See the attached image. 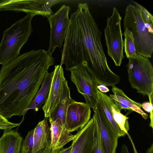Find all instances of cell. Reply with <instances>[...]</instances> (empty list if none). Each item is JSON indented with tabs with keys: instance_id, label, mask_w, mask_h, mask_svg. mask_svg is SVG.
<instances>
[{
	"instance_id": "obj_1",
	"label": "cell",
	"mask_w": 153,
	"mask_h": 153,
	"mask_svg": "<svg viewBox=\"0 0 153 153\" xmlns=\"http://www.w3.org/2000/svg\"><path fill=\"white\" fill-rule=\"evenodd\" d=\"M64 40L60 65L69 71L83 66L98 85L115 86L120 77L110 69L101 41L102 33L91 14L88 4L79 3L72 13Z\"/></svg>"
},
{
	"instance_id": "obj_2",
	"label": "cell",
	"mask_w": 153,
	"mask_h": 153,
	"mask_svg": "<svg viewBox=\"0 0 153 153\" xmlns=\"http://www.w3.org/2000/svg\"><path fill=\"white\" fill-rule=\"evenodd\" d=\"M54 59L48 51L40 49L25 53L2 65L0 114L7 119L24 115Z\"/></svg>"
},
{
	"instance_id": "obj_3",
	"label": "cell",
	"mask_w": 153,
	"mask_h": 153,
	"mask_svg": "<svg viewBox=\"0 0 153 153\" xmlns=\"http://www.w3.org/2000/svg\"><path fill=\"white\" fill-rule=\"evenodd\" d=\"M133 2L135 5L126 8L124 28L132 33L137 53L150 58L153 52V16L141 5Z\"/></svg>"
},
{
	"instance_id": "obj_4",
	"label": "cell",
	"mask_w": 153,
	"mask_h": 153,
	"mask_svg": "<svg viewBox=\"0 0 153 153\" xmlns=\"http://www.w3.org/2000/svg\"><path fill=\"white\" fill-rule=\"evenodd\" d=\"M34 16L27 13L3 31L0 43V65H5L20 55L21 48L33 32L31 21Z\"/></svg>"
},
{
	"instance_id": "obj_5",
	"label": "cell",
	"mask_w": 153,
	"mask_h": 153,
	"mask_svg": "<svg viewBox=\"0 0 153 153\" xmlns=\"http://www.w3.org/2000/svg\"><path fill=\"white\" fill-rule=\"evenodd\" d=\"M128 59L127 70L131 87L143 96L153 94V68L148 58L137 54Z\"/></svg>"
},
{
	"instance_id": "obj_6",
	"label": "cell",
	"mask_w": 153,
	"mask_h": 153,
	"mask_svg": "<svg viewBox=\"0 0 153 153\" xmlns=\"http://www.w3.org/2000/svg\"><path fill=\"white\" fill-rule=\"evenodd\" d=\"M122 18L117 8L114 7L112 15L107 17L104 29L105 43L108 55L116 66H120L124 57V41L121 29Z\"/></svg>"
},
{
	"instance_id": "obj_7",
	"label": "cell",
	"mask_w": 153,
	"mask_h": 153,
	"mask_svg": "<svg viewBox=\"0 0 153 153\" xmlns=\"http://www.w3.org/2000/svg\"><path fill=\"white\" fill-rule=\"evenodd\" d=\"M70 7L63 4L55 13L48 18L50 27V45L48 51L52 55L55 49L62 47L70 22Z\"/></svg>"
},
{
	"instance_id": "obj_8",
	"label": "cell",
	"mask_w": 153,
	"mask_h": 153,
	"mask_svg": "<svg viewBox=\"0 0 153 153\" xmlns=\"http://www.w3.org/2000/svg\"><path fill=\"white\" fill-rule=\"evenodd\" d=\"M69 71L71 81L75 85L78 92L83 96L85 103L94 111L98 99V84L83 66L76 67Z\"/></svg>"
},
{
	"instance_id": "obj_9",
	"label": "cell",
	"mask_w": 153,
	"mask_h": 153,
	"mask_svg": "<svg viewBox=\"0 0 153 153\" xmlns=\"http://www.w3.org/2000/svg\"><path fill=\"white\" fill-rule=\"evenodd\" d=\"M94 111L103 150L105 153H116L119 137L107 118L98 99Z\"/></svg>"
},
{
	"instance_id": "obj_10",
	"label": "cell",
	"mask_w": 153,
	"mask_h": 153,
	"mask_svg": "<svg viewBox=\"0 0 153 153\" xmlns=\"http://www.w3.org/2000/svg\"><path fill=\"white\" fill-rule=\"evenodd\" d=\"M98 100L105 115L119 137H123L129 129L128 118L120 112L113 100L106 94L97 91Z\"/></svg>"
},
{
	"instance_id": "obj_11",
	"label": "cell",
	"mask_w": 153,
	"mask_h": 153,
	"mask_svg": "<svg viewBox=\"0 0 153 153\" xmlns=\"http://www.w3.org/2000/svg\"><path fill=\"white\" fill-rule=\"evenodd\" d=\"M91 107L86 103L74 100L68 108L65 126L70 132L82 129L91 118Z\"/></svg>"
},
{
	"instance_id": "obj_12",
	"label": "cell",
	"mask_w": 153,
	"mask_h": 153,
	"mask_svg": "<svg viewBox=\"0 0 153 153\" xmlns=\"http://www.w3.org/2000/svg\"><path fill=\"white\" fill-rule=\"evenodd\" d=\"M97 128L93 115L87 124L76 134L70 153H92L96 142Z\"/></svg>"
},
{
	"instance_id": "obj_13",
	"label": "cell",
	"mask_w": 153,
	"mask_h": 153,
	"mask_svg": "<svg viewBox=\"0 0 153 153\" xmlns=\"http://www.w3.org/2000/svg\"><path fill=\"white\" fill-rule=\"evenodd\" d=\"M54 74L49 94L42 107L45 118L48 117L59 103L62 81L65 78L63 67L59 65L55 66Z\"/></svg>"
},
{
	"instance_id": "obj_14",
	"label": "cell",
	"mask_w": 153,
	"mask_h": 153,
	"mask_svg": "<svg viewBox=\"0 0 153 153\" xmlns=\"http://www.w3.org/2000/svg\"><path fill=\"white\" fill-rule=\"evenodd\" d=\"M73 100L71 97L68 82L65 78L62 82L59 101L48 117L49 120H56L65 125L67 109Z\"/></svg>"
},
{
	"instance_id": "obj_15",
	"label": "cell",
	"mask_w": 153,
	"mask_h": 153,
	"mask_svg": "<svg viewBox=\"0 0 153 153\" xmlns=\"http://www.w3.org/2000/svg\"><path fill=\"white\" fill-rule=\"evenodd\" d=\"M48 118L39 122L34 129L33 145L32 153H43L46 147L51 143L50 128Z\"/></svg>"
},
{
	"instance_id": "obj_16",
	"label": "cell",
	"mask_w": 153,
	"mask_h": 153,
	"mask_svg": "<svg viewBox=\"0 0 153 153\" xmlns=\"http://www.w3.org/2000/svg\"><path fill=\"white\" fill-rule=\"evenodd\" d=\"M50 124L51 144L53 150L62 148L69 142L73 141L76 134L69 132L64 125L57 121L49 120Z\"/></svg>"
},
{
	"instance_id": "obj_17",
	"label": "cell",
	"mask_w": 153,
	"mask_h": 153,
	"mask_svg": "<svg viewBox=\"0 0 153 153\" xmlns=\"http://www.w3.org/2000/svg\"><path fill=\"white\" fill-rule=\"evenodd\" d=\"M111 90L113 94L109 97L121 111L123 109L130 110L140 114L145 120L147 119L148 115L141 109L142 104L135 102L128 97L121 89L115 86L112 87Z\"/></svg>"
},
{
	"instance_id": "obj_18",
	"label": "cell",
	"mask_w": 153,
	"mask_h": 153,
	"mask_svg": "<svg viewBox=\"0 0 153 153\" xmlns=\"http://www.w3.org/2000/svg\"><path fill=\"white\" fill-rule=\"evenodd\" d=\"M22 140L16 131L4 130L0 138V153H20Z\"/></svg>"
},
{
	"instance_id": "obj_19",
	"label": "cell",
	"mask_w": 153,
	"mask_h": 153,
	"mask_svg": "<svg viewBox=\"0 0 153 153\" xmlns=\"http://www.w3.org/2000/svg\"><path fill=\"white\" fill-rule=\"evenodd\" d=\"M54 74V71L51 73L48 71L46 73L42 82L41 87L29 110L33 109L37 111L44 104L49 94Z\"/></svg>"
},
{
	"instance_id": "obj_20",
	"label": "cell",
	"mask_w": 153,
	"mask_h": 153,
	"mask_svg": "<svg viewBox=\"0 0 153 153\" xmlns=\"http://www.w3.org/2000/svg\"><path fill=\"white\" fill-rule=\"evenodd\" d=\"M125 39L124 41V51L126 57L128 59L135 56L137 54L131 32L126 28H124Z\"/></svg>"
},
{
	"instance_id": "obj_21",
	"label": "cell",
	"mask_w": 153,
	"mask_h": 153,
	"mask_svg": "<svg viewBox=\"0 0 153 153\" xmlns=\"http://www.w3.org/2000/svg\"><path fill=\"white\" fill-rule=\"evenodd\" d=\"M34 129L28 132L22 141L20 153H32L33 145Z\"/></svg>"
},
{
	"instance_id": "obj_22",
	"label": "cell",
	"mask_w": 153,
	"mask_h": 153,
	"mask_svg": "<svg viewBox=\"0 0 153 153\" xmlns=\"http://www.w3.org/2000/svg\"><path fill=\"white\" fill-rule=\"evenodd\" d=\"M19 125V123H13L9 121L8 119L0 114V129L9 131Z\"/></svg>"
},
{
	"instance_id": "obj_23",
	"label": "cell",
	"mask_w": 153,
	"mask_h": 153,
	"mask_svg": "<svg viewBox=\"0 0 153 153\" xmlns=\"http://www.w3.org/2000/svg\"><path fill=\"white\" fill-rule=\"evenodd\" d=\"M153 95L149 97V102H144L142 104V107L146 112L150 113V126L153 128Z\"/></svg>"
},
{
	"instance_id": "obj_24",
	"label": "cell",
	"mask_w": 153,
	"mask_h": 153,
	"mask_svg": "<svg viewBox=\"0 0 153 153\" xmlns=\"http://www.w3.org/2000/svg\"><path fill=\"white\" fill-rule=\"evenodd\" d=\"M92 153H105L101 144L98 127L97 131L96 142Z\"/></svg>"
},
{
	"instance_id": "obj_25",
	"label": "cell",
	"mask_w": 153,
	"mask_h": 153,
	"mask_svg": "<svg viewBox=\"0 0 153 153\" xmlns=\"http://www.w3.org/2000/svg\"><path fill=\"white\" fill-rule=\"evenodd\" d=\"M98 90L102 93H107L109 91V89L107 86L103 85H99L97 86Z\"/></svg>"
},
{
	"instance_id": "obj_26",
	"label": "cell",
	"mask_w": 153,
	"mask_h": 153,
	"mask_svg": "<svg viewBox=\"0 0 153 153\" xmlns=\"http://www.w3.org/2000/svg\"><path fill=\"white\" fill-rule=\"evenodd\" d=\"M72 146L71 145L68 148L63 149L59 151V153H70Z\"/></svg>"
},
{
	"instance_id": "obj_27",
	"label": "cell",
	"mask_w": 153,
	"mask_h": 153,
	"mask_svg": "<svg viewBox=\"0 0 153 153\" xmlns=\"http://www.w3.org/2000/svg\"><path fill=\"white\" fill-rule=\"evenodd\" d=\"M120 153H129L127 147L126 146H122Z\"/></svg>"
},
{
	"instance_id": "obj_28",
	"label": "cell",
	"mask_w": 153,
	"mask_h": 153,
	"mask_svg": "<svg viewBox=\"0 0 153 153\" xmlns=\"http://www.w3.org/2000/svg\"><path fill=\"white\" fill-rule=\"evenodd\" d=\"M153 145L152 143L151 146L147 149L146 153H153Z\"/></svg>"
}]
</instances>
